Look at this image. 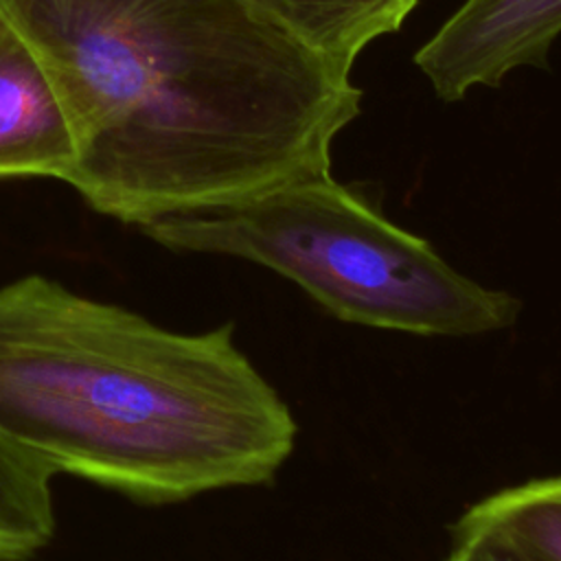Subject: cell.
Here are the masks:
<instances>
[{
	"label": "cell",
	"mask_w": 561,
	"mask_h": 561,
	"mask_svg": "<svg viewBox=\"0 0 561 561\" xmlns=\"http://www.w3.org/2000/svg\"><path fill=\"white\" fill-rule=\"evenodd\" d=\"M70 116L66 184L127 224L331 171L351 72L248 0H0Z\"/></svg>",
	"instance_id": "obj_1"
},
{
	"label": "cell",
	"mask_w": 561,
	"mask_h": 561,
	"mask_svg": "<svg viewBox=\"0 0 561 561\" xmlns=\"http://www.w3.org/2000/svg\"><path fill=\"white\" fill-rule=\"evenodd\" d=\"M0 432L145 502L270 484L298 423L232 324L178 333L39 274L0 287Z\"/></svg>",
	"instance_id": "obj_2"
},
{
	"label": "cell",
	"mask_w": 561,
	"mask_h": 561,
	"mask_svg": "<svg viewBox=\"0 0 561 561\" xmlns=\"http://www.w3.org/2000/svg\"><path fill=\"white\" fill-rule=\"evenodd\" d=\"M140 228L169 250L267 267L348 324L471 337L508 329L522 311L519 298L458 272L331 171Z\"/></svg>",
	"instance_id": "obj_3"
},
{
	"label": "cell",
	"mask_w": 561,
	"mask_h": 561,
	"mask_svg": "<svg viewBox=\"0 0 561 561\" xmlns=\"http://www.w3.org/2000/svg\"><path fill=\"white\" fill-rule=\"evenodd\" d=\"M559 35L561 0H465L414 53V66L454 103L517 68H548Z\"/></svg>",
	"instance_id": "obj_4"
},
{
	"label": "cell",
	"mask_w": 561,
	"mask_h": 561,
	"mask_svg": "<svg viewBox=\"0 0 561 561\" xmlns=\"http://www.w3.org/2000/svg\"><path fill=\"white\" fill-rule=\"evenodd\" d=\"M77 138L64 99L31 42L0 13V180H68Z\"/></svg>",
	"instance_id": "obj_5"
},
{
	"label": "cell",
	"mask_w": 561,
	"mask_h": 561,
	"mask_svg": "<svg viewBox=\"0 0 561 561\" xmlns=\"http://www.w3.org/2000/svg\"><path fill=\"white\" fill-rule=\"evenodd\" d=\"M291 37L351 72L375 39L397 33L419 0H248Z\"/></svg>",
	"instance_id": "obj_6"
},
{
	"label": "cell",
	"mask_w": 561,
	"mask_h": 561,
	"mask_svg": "<svg viewBox=\"0 0 561 561\" xmlns=\"http://www.w3.org/2000/svg\"><path fill=\"white\" fill-rule=\"evenodd\" d=\"M449 530L493 533L535 561H561V476L535 478L486 495Z\"/></svg>",
	"instance_id": "obj_7"
},
{
	"label": "cell",
	"mask_w": 561,
	"mask_h": 561,
	"mask_svg": "<svg viewBox=\"0 0 561 561\" xmlns=\"http://www.w3.org/2000/svg\"><path fill=\"white\" fill-rule=\"evenodd\" d=\"M53 473L0 432V561L46 546L55 533Z\"/></svg>",
	"instance_id": "obj_8"
},
{
	"label": "cell",
	"mask_w": 561,
	"mask_h": 561,
	"mask_svg": "<svg viewBox=\"0 0 561 561\" xmlns=\"http://www.w3.org/2000/svg\"><path fill=\"white\" fill-rule=\"evenodd\" d=\"M451 546L445 561H535L511 541L493 533L449 530Z\"/></svg>",
	"instance_id": "obj_9"
}]
</instances>
